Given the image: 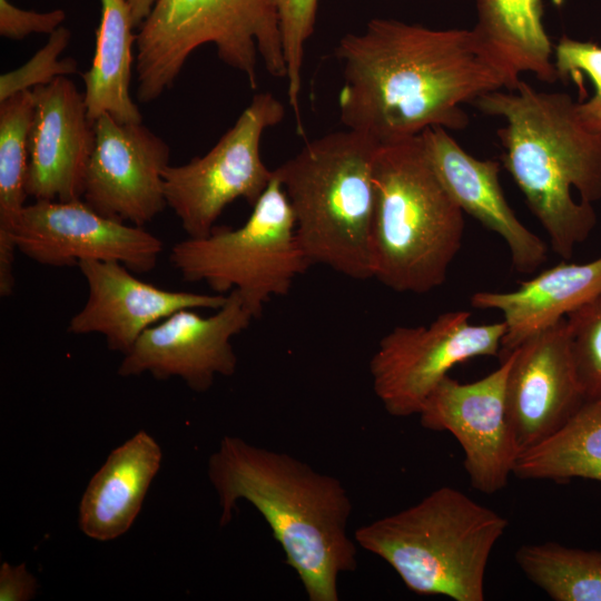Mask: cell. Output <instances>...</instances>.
<instances>
[{"instance_id": "cell-16", "label": "cell", "mask_w": 601, "mask_h": 601, "mask_svg": "<svg viewBox=\"0 0 601 601\" xmlns=\"http://www.w3.org/2000/svg\"><path fill=\"white\" fill-rule=\"evenodd\" d=\"M78 268L88 285V298L75 314L68 332L100 334L109 349L124 355L150 326L185 309H218L227 294H200L159 288L136 277L119 262L82 260Z\"/></svg>"}, {"instance_id": "cell-27", "label": "cell", "mask_w": 601, "mask_h": 601, "mask_svg": "<svg viewBox=\"0 0 601 601\" xmlns=\"http://www.w3.org/2000/svg\"><path fill=\"white\" fill-rule=\"evenodd\" d=\"M565 318L574 366L585 400L601 397V294Z\"/></svg>"}, {"instance_id": "cell-6", "label": "cell", "mask_w": 601, "mask_h": 601, "mask_svg": "<svg viewBox=\"0 0 601 601\" xmlns=\"http://www.w3.org/2000/svg\"><path fill=\"white\" fill-rule=\"evenodd\" d=\"M508 526L494 510L441 486L414 505L359 526L354 540L416 594L483 601L489 559Z\"/></svg>"}, {"instance_id": "cell-24", "label": "cell", "mask_w": 601, "mask_h": 601, "mask_svg": "<svg viewBox=\"0 0 601 601\" xmlns=\"http://www.w3.org/2000/svg\"><path fill=\"white\" fill-rule=\"evenodd\" d=\"M513 475L521 480L601 482V397L585 400L554 434L518 456Z\"/></svg>"}, {"instance_id": "cell-18", "label": "cell", "mask_w": 601, "mask_h": 601, "mask_svg": "<svg viewBox=\"0 0 601 601\" xmlns=\"http://www.w3.org/2000/svg\"><path fill=\"white\" fill-rule=\"evenodd\" d=\"M420 139L433 170L462 211L505 242L518 273L536 272L546 262L548 246L510 207L500 183V164L470 155L443 127L425 129Z\"/></svg>"}, {"instance_id": "cell-15", "label": "cell", "mask_w": 601, "mask_h": 601, "mask_svg": "<svg viewBox=\"0 0 601 601\" xmlns=\"http://www.w3.org/2000/svg\"><path fill=\"white\" fill-rule=\"evenodd\" d=\"M508 355L511 365L505 410L522 453L559 431L585 396L574 366L566 318L530 336Z\"/></svg>"}, {"instance_id": "cell-26", "label": "cell", "mask_w": 601, "mask_h": 601, "mask_svg": "<svg viewBox=\"0 0 601 601\" xmlns=\"http://www.w3.org/2000/svg\"><path fill=\"white\" fill-rule=\"evenodd\" d=\"M276 9L287 68V97L300 118L302 70L305 46L314 32L318 0H270Z\"/></svg>"}, {"instance_id": "cell-11", "label": "cell", "mask_w": 601, "mask_h": 601, "mask_svg": "<svg viewBox=\"0 0 601 601\" xmlns=\"http://www.w3.org/2000/svg\"><path fill=\"white\" fill-rule=\"evenodd\" d=\"M14 243L18 252L43 266L119 262L135 274L151 272L164 250L162 242L142 226L108 218L82 199L26 205Z\"/></svg>"}, {"instance_id": "cell-21", "label": "cell", "mask_w": 601, "mask_h": 601, "mask_svg": "<svg viewBox=\"0 0 601 601\" xmlns=\"http://www.w3.org/2000/svg\"><path fill=\"white\" fill-rule=\"evenodd\" d=\"M472 29L480 48L503 77L508 90L523 72L540 81H556L554 47L543 26L541 0H475Z\"/></svg>"}, {"instance_id": "cell-1", "label": "cell", "mask_w": 601, "mask_h": 601, "mask_svg": "<svg viewBox=\"0 0 601 601\" xmlns=\"http://www.w3.org/2000/svg\"><path fill=\"white\" fill-rule=\"evenodd\" d=\"M342 66L339 117L380 144L408 139L430 127L462 130V105L505 87L473 30L431 29L375 18L335 47Z\"/></svg>"}, {"instance_id": "cell-22", "label": "cell", "mask_w": 601, "mask_h": 601, "mask_svg": "<svg viewBox=\"0 0 601 601\" xmlns=\"http://www.w3.org/2000/svg\"><path fill=\"white\" fill-rule=\"evenodd\" d=\"M100 4L95 55L82 73L87 114L93 122L108 114L118 122L138 124L142 116L129 90L136 45L131 11L127 0H100Z\"/></svg>"}, {"instance_id": "cell-28", "label": "cell", "mask_w": 601, "mask_h": 601, "mask_svg": "<svg viewBox=\"0 0 601 601\" xmlns=\"http://www.w3.org/2000/svg\"><path fill=\"white\" fill-rule=\"evenodd\" d=\"M554 66L559 79L573 78L585 73L594 92L584 102H575V112L582 126L601 136V46L562 36L554 46Z\"/></svg>"}, {"instance_id": "cell-8", "label": "cell", "mask_w": 601, "mask_h": 601, "mask_svg": "<svg viewBox=\"0 0 601 601\" xmlns=\"http://www.w3.org/2000/svg\"><path fill=\"white\" fill-rule=\"evenodd\" d=\"M169 262L186 282L205 283L217 294L237 290L255 318L272 296L288 294L295 278L312 265L274 175L244 225L215 226L207 236L187 237L173 245Z\"/></svg>"}, {"instance_id": "cell-5", "label": "cell", "mask_w": 601, "mask_h": 601, "mask_svg": "<svg viewBox=\"0 0 601 601\" xmlns=\"http://www.w3.org/2000/svg\"><path fill=\"white\" fill-rule=\"evenodd\" d=\"M380 146L370 136L346 128L307 141L273 169L312 265L327 266L352 279L372 278L373 167Z\"/></svg>"}, {"instance_id": "cell-10", "label": "cell", "mask_w": 601, "mask_h": 601, "mask_svg": "<svg viewBox=\"0 0 601 601\" xmlns=\"http://www.w3.org/2000/svg\"><path fill=\"white\" fill-rule=\"evenodd\" d=\"M467 311H450L428 325L396 326L370 361L374 393L395 417L418 414L423 403L457 364L501 352L505 325L472 324Z\"/></svg>"}, {"instance_id": "cell-32", "label": "cell", "mask_w": 601, "mask_h": 601, "mask_svg": "<svg viewBox=\"0 0 601 601\" xmlns=\"http://www.w3.org/2000/svg\"><path fill=\"white\" fill-rule=\"evenodd\" d=\"M131 11L132 23L139 28L151 12L157 0H127Z\"/></svg>"}, {"instance_id": "cell-29", "label": "cell", "mask_w": 601, "mask_h": 601, "mask_svg": "<svg viewBox=\"0 0 601 601\" xmlns=\"http://www.w3.org/2000/svg\"><path fill=\"white\" fill-rule=\"evenodd\" d=\"M70 31L59 27L51 35L47 43L39 49L24 65L1 75L0 101L23 90L48 85L57 77L72 75L78 63L71 58L59 59L70 41Z\"/></svg>"}, {"instance_id": "cell-23", "label": "cell", "mask_w": 601, "mask_h": 601, "mask_svg": "<svg viewBox=\"0 0 601 601\" xmlns=\"http://www.w3.org/2000/svg\"><path fill=\"white\" fill-rule=\"evenodd\" d=\"M31 90L0 101V295H12L14 233L26 206L29 170V137L35 116Z\"/></svg>"}, {"instance_id": "cell-12", "label": "cell", "mask_w": 601, "mask_h": 601, "mask_svg": "<svg viewBox=\"0 0 601 601\" xmlns=\"http://www.w3.org/2000/svg\"><path fill=\"white\" fill-rule=\"evenodd\" d=\"M254 314L237 290L209 316L185 308L148 327L118 367L122 377L145 373L157 380L178 377L198 393L208 391L216 376H231L237 356L231 339L246 329Z\"/></svg>"}, {"instance_id": "cell-4", "label": "cell", "mask_w": 601, "mask_h": 601, "mask_svg": "<svg viewBox=\"0 0 601 601\" xmlns=\"http://www.w3.org/2000/svg\"><path fill=\"white\" fill-rule=\"evenodd\" d=\"M373 181L372 278L397 293L440 287L462 247L464 213L433 170L420 135L381 144Z\"/></svg>"}, {"instance_id": "cell-13", "label": "cell", "mask_w": 601, "mask_h": 601, "mask_svg": "<svg viewBox=\"0 0 601 601\" xmlns=\"http://www.w3.org/2000/svg\"><path fill=\"white\" fill-rule=\"evenodd\" d=\"M510 365L506 355L499 368L471 383L447 375L418 413L424 428L447 431L459 441L470 484L485 494L506 486L520 454L505 410Z\"/></svg>"}, {"instance_id": "cell-14", "label": "cell", "mask_w": 601, "mask_h": 601, "mask_svg": "<svg viewBox=\"0 0 601 601\" xmlns=\"http://www.w3.org/2000/svg\"><path fill=\"white\" fill-rule=\"evenodd\" d=\"M95 132L81 199L108 218L144 227L167 207L169 146L141 122L121 124L108 114L96 119Z\"/></svg>"}, {"instance_id": "cell-7", "label": "cell", "mask_w": 601, "mask_h": 601, "mask_svg": "<svg viewBox=\"0 0 601 601\" xmlns=\"http://www.w3.org/2000/svg\"><path fill=\"white\" fill-rule=\"evenodd\" d=\"M213 43L218 58L257 88L258 57L268 73L286 78L279 21L270 0H157L136 35V97L159 98L188 57Z\"/></svg>"}, {"instance_id": "cell-30", "label": "cell", "mask_w": 601, "mask_h": 601, "mask_svg": "<svg viewBox=\"0 0 601 601\" xmlns=\"http://www.w3.org/2000/svg\"><path fill=\"white\" fill-rule=\"evenodd\" d=\"M66 19L62 9L37 12L16 7L9 0H0V35L21 40L32 33L51 35Z\"/></svg>"}, {"instance_id": "cell-31", "label": "cell", "mask_w": 601, "mask_h": 601, "mask_svg": "<svg viewBox=\"0 0 601 601\" xmlns=\"http://www.w3.org/2000/svg\"><path fill=\"white\" fill-rule=\"evenodd\" d=\"M38 591V580L26 563L0 565V601H29Z\"/></svg>"}, {"instance_id": "cell-20", "label": "cell", "mask_w": 601, "mask_h": 601, "mask_svg": "<svg viewBox=\"0 0 601 601\" xmlns=\"http://www.w3.org/2000/svg\"><path fill=\"white\" fill-rule=\"evenodd\" d=\"M162 461L159 443L145 430L114 449L81 496L78 525L99 542L112 541L132 526Z\"/></svg>"}, {"instance_id": "cell-2", "label": "cell", "mask_w": 601, "mask_h": 601, "mask_svg": "<svg viewBox=\"0 0 601 601\" xmlns=\"http://www.w3.org/2000/svg\"><path fill=\"white\" fill-rule=\"evenodd\" d=\"M207 474L221 510L220 525L240 500L265 519L309 601H337L338 578L357 566L348 534L352 502L342 482L283 452L224 436Z\"/></svg>"}, {"instance_id": "cell-3", "label": "cell", "mask_w": 601, "mask_h": 601, "mask_svg": "<svg viewBox=\"0 0 601 601\" xmlns=\"http://www.w3.org/2000/svg\"><path fill=\"white\" fill-rule=\"evenodd\" d=\"M472 104L505 120L497 130L503 165L553 252L570 259L598 221L601 136L582 126L569 93L540 91L521 79L514 89L483 93Z\"/></svg>"}, {"instance_id": "cell-19", "label": "cell", "mask_w": 601, "mask_h": 601, "mask_svg": "<svg viewBox=\"0 0 601 601\" xmlns=\"http://www.w3.org/2000/svg\"><path fill=\"white\" fill-rule=\"evenodd\" d=\"M601 294V257L583 263H564L541 272L509 292H477L471 305L499 311L505 333L503 357L530 336L554 325Z\"/></svg>"}, {"instance_id": "cell-9", "label": "cell", "mask_w": 601, "mask_h": 601, "mask_svg": "<svg viewBox=\"0 0 601 601\" xmlns=\"http://www.w3.org/2000/svg\"><path fill=\"white\" fill-rule=\"evenodd\" d=\"M285 107L270 92L256 93L234 126L204 156L164 170V193L187 237L207 236L236 199L254 206L273 179L260 156L266 129L283 121Z\"/></svg>"}, {"instance_id": "cell-17", "label": "cell", "mask_w": 601, "mask_h": 601, "mask_svg": "<svg viewBox=\"0 0 601 601\" xmlns=\"http://www.w3.org/2000/svg\"><path fill=\"white\" fill-rule=\"evenodd\" d=\"M31 91L36 108L29 137L28 196L35 200L81 199L96 140L83 93L67 76Z\"/></svg>"}, {"instance_id": "cell-25", "label": "cell", "mask_w": 601, "mask_h": 601, "mask_svg": "<svg viewBox=\"0 0 601 601\" xmlns=\"http://www.w3.org/2000/svg\"><path fill=\"white\" fill-rule=\"evenodd\" d=\"M515 562L555 601H601V550L530 543L516 550Z\"/></svg>"}]
</instances>
